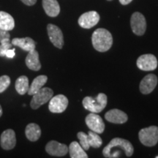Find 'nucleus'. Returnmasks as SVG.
<instances>
[{
	"label": "nucleus",
	"mask_w": 158,
	"mask_h": 158,
	"mask_svg": "<svg viewBox=\"0 0 158 158\" xmlns=\"http://www.w3.org/2000/svg\"><path fill=\"white\" fill-rule=\"evenodd\" d=\"M134 148L129 141L121 138H115L102 150V155L107 158L120 157L122 154L126 157H131Z\"/></svg>",
	"instance_id": "f257e3e1"
},
{
	"label": "nucleus",
	"mask_w": 158,
	"mask_h": 158,
	"mask_svg": "<svg viewBox=\"0 0 158 158\" xmlns=\"http://www.w3.org/2000/svg\"><path fill=\"white\" fill-rule=\"evenodd\" d=\"M92 42L95 50L100 52H106L111 48L113 37L107 29L99 28L92 34Z\"/></svg>",
	"instance_id": "f03ea898"
},
{
	"label": "nucleus",
	"mask_w": 158,
	"mask_h": 158,
	"mask_svg": "<svg viewBox=\"0 0 158 158\" xmlns=\"http://www.w3.org/2000/svg\"><path fill=\"white\" fill-rule=\"evenodd\" d=\"M108 98L104 93H100L96 98L86 97L83 100V106L91 113L98 114L102 111L107 106Z\"/></svg>",
	"instance_id": "7ed1b4c3"
},
{
	"label": "nucleus",
	"mask_w": 158,
	"mask_h": 158,
	"mask_svg": "<svg viewBox=\"0 0 158 158\" xmlns=\"http://www.w3.org/2000/svg\"><path fill=\"white\" fill-rule=\"evenodd\" d=\"M77 136L80 141L79 143L84 150L89 149V147L98 149L102 144V138L99 136L98 133L92 130H90L88 134H86L84 132H79L77 134Z\"/></svg>",
	"instance_id": "20e7f679"
},
{
	"label": "nucleus",
	"mask_w": 158,
	"mask_h": 158,
	"mask_svg": "<svg viewBox=\"0 0 158 158\" xmlns=\"http://www.w3.org/2000/svg\"><path fill=\"white\" fill-rule=\"evenodd\" d=\"M139 140L142 144L146 147H154L158 142V127L150 126L143 128L138 133Z\"/></svg>",
	"instance_id": "39448f33"
},
{
	"label": "nucleus",
	"mask_w": 158,
	"mask_h": 158,
	"mask_svg": "<svg viewBox=\"0 0 158 158\" xmlns=\"http://www.w3.org/2000/svg\"><path fill=\"white\" fill-rule=\"evenodd\" d=\"M54 95V92L48 87H43L33 94V98L30 102V106L32 109H37L41 106L49 102Z\"/></svg>",
	"instance_id": "423d86ee"
},
{
	"label": "nucleus",
	"mask_w": 158,
	"mask_h": 158,
	"mask_svg": "<svg viewBox=\"0 0 158 158\" xmlns=\"http://www.w3.org/2000/svg\"><path fill=\"white\" fill-rule=\"evenodd\" d=\"M130 26L133 33L138 36L143 35L147 29V21L143 14L135 12L130 19Z\"/></svg>",
	"instance_id": "0eeeda50"
},
{
	"label": "nucleus",
	"mask_w": 158,
	"mask_h": 158,
	"mask_svg": "<svg viewBox=\"0 0 158 158\" xmlns=\"http://www.w3.org/2000/svg\"><path fill=\"white\" fill-rule=\"evenodd\" d=\"M68 106V99L63 94L52 97L49 100L48 108L51 113L60 114L64 112Z\"/></svg>",
	"instance_id": "6e6552de"
},
{
	"label": "nucleus",
	"mask_w": 158,
	"mask_h": 158,
	"mask_svg": "<svg viewBox=\"0 0 158 158\" xmlns=\"http://www.w3.org/2000/svg\"><path fill=\"white\" fill-rule=\"evenodd\" d=\"M138 68L143 71L155 70L157 67V59L152 54H143L137 59Z\"/></svg>",
	"instance_id": "1a4fd4ad"
},
{
	"label": "nucleus",
	"mask_w": 158,
	"mask_h": 158,
	"mask_svg": "<svg viewBox=\"0 0 158 158\" xmlns=\"http://www.w3.org/2000/svg\"><path fill=\"white\" fill-rule=\"evenodd\" d=\"M47 31L49 39L53 45L58 48H62L64 45V37L62 30L57 26L49 23L47 26Z\"/></svg>",
	"instance_id": "9d476101"
},
{
	"label": "nucleus",
	"mask_w": 158,
	"mask_h": 158,
	"mask_svg": "<svg viewBox=\"0 0 158 158\" xmlns=\"http://www.w3.org/2000/svg\"><path fill=\"white\" fill-rule=\"evenodd\" d=\"M100 21V15L96 11H89L79 17L78 24L84 29H90L98 24Z\"/></svg>",
	"instance_id": "9b49d317"
},
{
	"label": "nucleus",
	"mask_w": 158,
	"mask_h": 158,
	"mask_svg": "<svg viewBox=\"0 0 158 158\" xmlns=\"http://www.w3.org/2000/svg\"><path fill=\"white\" fill-rule=\"evenodd\" d=\"M85 122L90 130H92L98 134L102 133L104 132L105 124L103 120L95 113H91L86 116Z\"/></svg>",
	"instance_id": "f8f14e48"
},
{
	"label": "nucleus",
	"mask_w": 158,
	"mask_h": 158,
	"mask_svg": "<svg viewBox=\"0 0 158 158\" xmlns=\"http://www.w3.org/2000/svg\"><path fill=\"white\" fill-rule=\"evenodd\" d=\"M45 151L51 156L64 157L68 154L69 149L66 144L59 143L56 141H51L45 146Z\"/></svg>",
	"instance_id": "ddd939ff"
},
{
	"label": "nucleus",
	"mask_w": 158,
	"mask_h": 158,
	"mask_svg": "<svg viewBox=\"0 0 158 158\" xmlns=\"http://www.w3.org/2000/svg\"><path fill=\"white\" fill-rule=\"evenodd\" d=\"M0 144L3 149L10 150L15 147L16 144V137L14 130L8 129L2 133L0 138Z\"/></svg>",
	"instance_id": "4468645a"
},
{
	"label": "nucleus",
	"mask_w": 158,
	"mask_h": 158,
	"mask_svg": "<svg viewBox=\"0 0 158 158\" xmlns=\"http://www.w3.org/2000/svg\"><path fill=\"white\" fill-rule=\"evenodd\" d=\"M157 84V77L155 74H149L142 79L139 89L142 94H148L155 89Z\"/></svg>",
	"instance_id": "2eb2a0df"
},
{
	"label": "nucleus",
	"mask_w": 158,
	"mask_h": 158,
	"mask_svg": "<svg viewBox=\"0 0 158 158\" xmlns=\"http://www.w3.org/2000/svg\"><path fill=\"white\" fill-rule=\"evenodd\" d=\"M105 118L108 122L114 124H124L127 121V114L118 109H111L105 114Z\"/></svg>",
	"instance_id": "dca6fc26"
},
{
	"label": "nucleus",
	"mask_w": 158,
	"mask_h": 158,
	"mask_svg": "<svg viewBox=\"0 0 158 158\" xmlns=\"http://www.w3.org/2000/svg\"><path fill=\"white\" fill-rule=\"evenodd\" d=\"M12 44L15 46L19 47L23 51H31L35 50L36 47V43L35 42L34 40L31 37H24V38H14L12 40Z\"/></svg>",
	"instance_id": "f3484780"
},
{
	"label": "nucleus",
	"mask_w": 158,
	"mask_h": 158,
	"mask_svg": "<svg viewBox=\"0 0 158 158\" xmlns=\"http://www.w3.org/2000/svg\"><path fill=\"white\" fill-rule=\"evenodd\" d=\"M43 7L50 17H56L60 13V6L57 0H43Z\"/></svg>",
	"instance_id": "a211bd4d"
},
{
	"label": "nucleus",
	"mask_w": 158,
	"mask_h": 158,
	"mask_svg": "<svg viewBox=\"0 0 158 158\" xmlns=\"http://www.w3.org/2000/svg\"><path fill=\"white\" fill-rule=\"evenodd\" d=\"M26 64L27 68L31 70L38 71L40 70L41 64L39 59V54L35 49L29 51V54L26 58Z\"/></svg>",
	"instance_id": "6ab92c4d"
},
{
	"label": "nucleus",
	"mask_w": 158,
	"mask_h": 158,
	"mask_svg": "<svg viewBox=\"0 0 158 158\" xmlns=\"http://www.w3.org/2000/svg\"><path fill=\"white\" fill-rule=\"evenodd\" d=\"M15 27V21L9 13L0 11V29L5 31H11Z\"/></svg>",
	"instance_id": "aec40b11"
},
{
	"label": "nucleus",
	"mask_w": 158,
	"mask_h": 158,
	"mask_svg": "<svg viewBox=\"0 0 158 158\" xmlns=\"http://www.w3.org/2000/svg\"><path fill=\"white\" fill-rule=\"evenodd\" d=\"M25 134L27 139L30 141L35 142L40 138L41 129L38 124L35 123H30L27 126L25 130Z\"/></svg>",
	"instance_id": "412c9836"
},
{
	"label": "nucleus",
	"mask_w": 158,
	"mask_h": 158,
	"mask_svg": "<svg viewBox=\"0 0 158 158\" xmlns=\"http://www.w3.org/2000/svg\"><path fill=\"white\" fill-rule=\"evenodd\" d=\"M47 81H48V77L44 76V75H41V76L36 77L33 80L32 83H31L30 86H29L28 92H27L29 95H33L37 92H38L41 88L43 87V86L47 82Z\"/></svg>",
	"instance_id": "4be33fe9"
},
{
	"label": "nucleus",
	"mask_w": 158,
	"mask_h": 158,
	"mask_svg": "<svg viewBox=\"0 0 158 158\" xmlns=\"http://www.w3.org/2000/svg\"><path fill=\"white\" fill-rule=\"evenodd\" d=\"M69 152L71 158H87L88 155L81 144L76 141L72 142L69 147Z\"/></svg>",
	"instance_id": "5701e85b"
},
{
	"label": "nucleus",
	"mask_w": 158,
	"mask_h": 158,
	"mask_svg": "<svg viewBox=\"0 0 158 158\" xmlns=\"http://www.w3.org/2000/svg\"><path fill=\"white\" fill-rule=\"evenodd\" d=\"M15 87L18 93L21 95H23L27 93L29 88L28 78L26 76H21L18 78L15 81Z\"/></svg>",
	"instance_id": "b1692460"
},
{
	"label": "nucleus",
	"mask_w": 158,
	"mask_h": 158,
	"mask_svg": "<svg viewBox=\"0 0 158 158\" xmlns=\"http://www.w3.org/2000/svg\"><path fill=\"white\" fill-rule=\"evenodd\" d=\"M0 43V56H5L6 51L12 48L13 44L10 41V38L4 39Z\"/></svg>",
	"instance_id": "393cba45"
},
{
	"label": "nucleus",
	"mask_w": 158,
	"mask_h": 158,
	"mask_svg": "<svg viewBox=\"0 0 158 158\" xmlns=\"http://www.w3.org/2000/svg\"><path fill=\"white\" fill-rule=\"evenodd\" d=\"M10 84V78L8 76L0 77V93L5 92Z\"/></svg>",
	"instance_id": "a878e982"
},
{
	"label": "nucleus",
	"mask_w": 158,
	"mask_h": 158,
	"mask_svg": "<svg viewBox=\"0 0 158 158\" xmlns=\"http://www.w3.org/2000/svg\"><path fill=\"white\" fill-rule=\"evenodd\" d=\"M10 33L8 31L3 30V29H0V43L2 42V40H3L5 38H10Z\"/></svg>",
	"instance_id": "bb28decb"
},
{
	"label": "nucleus",
	"mask_w": 158,
	"mask_h": 158,
	"mask_svg": "<svg viewBox=\"0 0 158 158\" xmlns=\"http://www.w3.org/2000/svg\"><path fill=\"white\" fill-rule=\"evenodd\" d=\"M15 48H10L6 51L5 53V56H7V58L10 59H13V57L15 56Z\"/></svg>",
	"instance_id": "cd10ccee"
},
{
	"label": "nucleus",
	"mask_w": 158,
	"mask_h": 158,
	"mask_svg": "<svg viewBox=\"0 0 158 158\" xmlns=\"http://www.w3.org/2000/svg\"><path fill=\"white\" fill-rule=\"evenodd\" d=\"M23 4L28 6H32L37 2V0H21Z\"/></svg>",
	"instance_id": "c85d7f7f"
},
{
	"label": "nucleus",
	"mask_w": 158,
	"mask_h": 158,
	"mask_svg": "<svg viewBox=\"0 0 158 158\" xmlns=\"http://www.w3.org/2000/svg\"><path fill=\"white\" fill-rule=\"evenodd\" d=\"M133 0H119V2L123 5H127L130 4Z\"/></svg>",
	"instance_id": "c756f323"
},
{
	"label": "nucleus",
	"mask_w": 158,
	"mask_h": 158,
	"mask_svg": "<svg viewBox=\"0 0 158 158\" xmlns=\"http://www.w3.org/2000/svg\"><path fill=\"white\" fill-rule=\"evenodd\" d=\"M2 115V106H0V117H1Z\"/></svg>",
	"instance_id": "7c9ffc66"
},
{
	"label": "nucleus",
	"mask_w": 158,
	"mask_h": 158,
	"mask_svg": "<svg viewBox=\"0 0 158 158\" xmlns=\"http://www.w3.org/2000/svg\"><path fill=\"white\" fill-rule=\"evenodd\" d=\"M156 158H158V156H156V157H155Z\"/></svg>",
	"instance_id": "2f4dec72"
},
{
	"label": "nucleus",
	"mask_w": 158,
	"mask_h": 158,
	"mask_svg": "<svg viewBox=\"0 0 158 158\" xmlns=\"http://www.w3.org/2000/svg\"><path fill=\"white\" fill-rule=\"evenodd\" d=\"M107 1H112V0H107Z\"/></svg>",
	"instance_id": "473e14b6"
}]
</instances>
